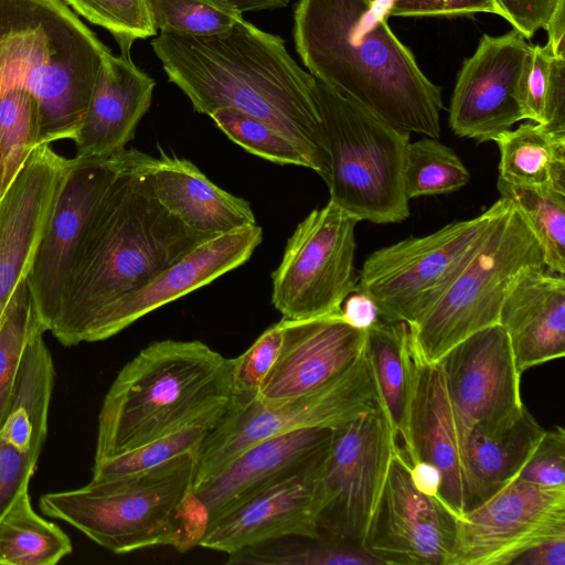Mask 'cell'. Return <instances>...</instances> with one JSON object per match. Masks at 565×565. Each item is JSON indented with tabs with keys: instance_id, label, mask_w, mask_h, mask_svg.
Instances as JSON below:
<instances>
[{
	"instance_id": "f546056e",
	"label": "cell",
	"mask_w": 565,
	"mask_h": 565,
	"mask_svg": "<svg viewBox=\"0 0 565 565\" xmlns=\"http://www.w3.org/2000/svg\"><path fill=\"white\" fill-rule=\"evenodd\" d=\"M499 179L520 186L565 192V134L535 122L500 134Z\"/></svg>"
},
{
	"instance_id": "b9f144b4",
	"label": "cell",
	"mask_w": 565,
	"mask_h": 565,
	"mask_svg": "<svg viewBox=\"0 0 565 565\" xmlns=\"http://www.w3.org/2000/svg\"><path fill=\"white\" fill-rule=\"evenodd\" d=\"M281 320L267 328L241 355L232 359L233 398H254L273 369L281 350Z\"/></svg>"
},
{
	"instance_id": "d6a6232c",
	"label": "cell",
	"mask_w": 565,
	"mask_h": 565,
	"mask_svg": "<svg viewBox=\"0 0 565 565\" xmlns=\"http://www.w3.org/2000/svg\"><path fill=\"white\" fill-rule=\"evenodd\" d=\"M227 556L233 565H383L360 546L308 536L281 537Z\"/></svg>"
},
{
	"instance_id": "836d02e7",
	"label": "cell",
	"mask_w": 565,
	"mask_h": 565,
	"mask_svg": "<svg viewBox=\"0 0 565 565\" xmlns=\"http://www.w3.org/2000/svg\"><path fill=\"white\" fill-rule=\"evenodd\" d=\"M497 188L537 239L545 269L565 275V192L514 185L500 179Z\"/></svg>"
},
{
	"instance_id": "6da1fadb",
	"label": "cell",
	"mask_w": 565,
	"mask_h": 565,
	"mask_svg": "<svg viewBox=\"0 0 565 565\" xmlns=\"http://www.w3.org/2000/svg\"><path fill=\"white\" fill-rule=\"evenodd\" d=\"M169 78L196 113L232 107L288 138L324 182L329 156L316 98V78L291 57L285 41L241 18L225 32L159 31L151 42Z\"/></svg>"
},
{
	"instance_id": "9c48e42d",
	"label": "cell",
	"mask_w": 565,
	"mask_h": 565,
	"mask_svg": "<svg viewBox=\"0 0 565 565\" xmlns=\"http://www.w3.org/2000/svg\"><path fill=\"white\" fill-rule=\"evenodd\" d=\"M510 207L500 198L478 216L373 252L359 274V291L372 299L381 320L415 323L439 300Z\"/></svg>"
},
{
	"instance_id": "ac0fdd59",
	"label": "cell",
	"mask_w": 565,
	"mask_h": 565,
	"mask_svg": "<svg viewBox=\"0 0 565 565\" xmlns=\"http://www.w3.org/2000/svg\"><path fill=\"white\" fill-rule=\"evenodd\" d=\"M71 164L50 145L35 147L0 198V326L33 258Z\"/></svg>"
},
{
	"instance_id": "f1b7e54d",
	"label": "cell",
	"mask_w": 565,
	"mask_h": 565,
	"mask_svg": "<svg viewBox=\"0 0 565 565\" xmlns=\"http://www.w3.org/2000/svg\"><path fill=\"white\" fill-rule=\"evenodd\" d=\"M44 332L39 329L25 347L0 431L1 438L36 461L46 438L54 384V366Z\"/></svg>"
},
{
	"instance_id": "ab89813d",
	"label": "cell",
	"mask_w": 565,
	"mask_h": 565,
	"mask_svg": "<svg viewBox=\"0 0 565 565\" xmlns=\"http://www.w3.org/2000/svg\"><path fill=\"white\" fill-rule=\"evenodd\" d=\"M89 22L106 29L120 52H130L135 41L154 36L146 0H62Z\"/></svg>"
},
{
	"instance_id": "2e32d148",
	"label": "cell",
	"mask_w": 565,
	"mask_h": 565,
	"mask_svg": "<svg viewBox=\"0 0 565 565\" xmlns=\"http://www.w3.org/2000/svg\"><path fill=\"white\" fill-rule=\"evenodd\" d=\"M531 46L514 29L481 36L475 53L463 60L451 95L449 126L457 136L493 141L524 119L518 85Z\"/></svg>"
},
{
	"instance_id": "277c9868",
	"label": "cell",
	"mask_w": 565,
	"mask_h": 565,
	"mask_svg": "<svg viewBox=\"0 0 565 565\" xmlns=\"http://www.w3.org/2000/svg\"><path fill=\"white\" fill-rule=\"evenodd\" d=\"M108 52L62 0H0V105L38 107V146L73 140Z\"/></svg>"
},
{
	"instance_id": "30bf717a",
	"label": "cell",
	"mask_w": 565,
	"mask_h": 565,
	"mask_svg": "<svg viewBox=\"0 0 565 565\" xmlns=\"http://www.w3.org/2000/svg\"><path fill=\"white\" fill-rule=\"evenodd\" d=\"M381 408L384 405L364 349L347 370L310 393L273 404L233 398L200 447L192 491L264 439L309 428L334 429Z\"/></svg>"
},
{
	"instance_id": "ee69618b",
	"label": "cell",
	"mask_w": 565,
	"mask_h": 565,
	"mask_svg": "<svg viewBox=\"0 0 565 565\" xmlns=\"http://www.w3.org/2000/svg\"><path fill=\"white\" fill-rule=\"evenodd\" d=\"M498 14L493 0H392L386 18H452L473 13Z\"/></svg>"
},
{
	"instance_id": "7bdbcfd3",
	"label": "cell",
	"mask_w": 565,
	"mask_h": 565,
	"mask_svg": "<svg viewBox=\"0 0 565 565\" xmlns=\"http://www.w3.org/2000/svg\"><path fill=\"white\" fill-rule=\"evenodd\" d=\"M518 478L543 487L565 488V430L562 426L544 430Z\"/></svg>"
},
{
	"instance_id": "603a6c76",
	"label": "cell",
	"mask_w": 565,
	"mask_h": 565,
	"mask_svg": "<svg viewBox=\"0 0 565 565\" xmlns=\"http://www.w3.org/2000/svg\"><path fill=\"white\" fill-rule=\"evenodd\" d=\"M142 153L136 171L140 186L192 231L215 237L255 225L250 204L213 183L191 161L161 149Z\"/></svg>"
},
{
	"instance_id": "5bb4252c",
	"label": "cell",
	"mask_w": 565,
	"mask_h": 565,
	"mask_svg": "<svg viewBox=\"0 0 565 565\" xmlns=\"http://www.w3.org/2000/svg\"><path fill=\"white\" fill-rule=\"evenodd\" d=\"M457 521L441 499L415 487L409 466L395 448L362 548L383 565H448Z\"/></svg>"
},
{
	"instance_id": "52a82bcc",
	"label": "cell",
	"mask_w": 565,
	"mask_h": 565,
	"mask_svg": "<svg viewBox=\"0 0 565 565\" xmlns=\"http://www.w3.org/2000/svg\"><path fill=\"white\" fill-rule=\"evenodd\" d=\"M316 98L329 156V201L359 222L406 220L409 199L403 171L409 132L394 128L318 78Z\"/></svg>"
},
{
	"instance_id": "83f0119b",
	"label": "cell",
	"mask_w": 565,
	"mask_h": 565,
	"mask_svg": "<svg viewBox=\"0 0 565 565\" xmlns=\"http://www.w3.org/2000/svg\"><path fill=\"white\" fill-rule=\"evenodd\" d=\"M364 351L391 423L396 451L411 468L414 458L409 414L419 355L413 344L408 324L379 319L365 330Z\"/></svg>"
},
{
	"instance_id": "bcb514c9",
	"label": "cell",
	"mask_w": 565,
	"mask_h": 565,
	"mask_svg": "<svg viewBox=\"0 0 565 565\" xmlns=\"http://www.w3.org/2000/svg\"><path fill=\"white\" fill-rule=\"evenodd\" d=\"M498 15L530 40L543 29L559 0H493Z\"/></svg>"
},
{
	"instance_id": "d590c367",
	"label": "cell",
	"mask_w": 565,
	"mask_h": 565,
	"mask_svg": "<svg viewBox=\"0 0 565 565\" xmlns=\"http://www.w3.org/2000/svg\"><path fill=\"white\" fill-rule=\"evenodd\" d=\"M221 419L198 422L128 452L95 461L92 480L103 481L140 473L184 454L199 452L203 441Z\"/></svg>"
},
{
	"instance_id": "60d3db41",
	"label": "cell",
	"mask_w": 565,
	"mask_h": 565,
	"mask_svg": "<svg viewBox=\"0 0 565 565\" xmlns=\"http://www.w3.org/2000/svg\"><path fill=\"white\" fill-rule=\"evenodd\" d=\"M39 110L32 105H0V198L38 147Z\"/></svg>"
},
{
	"instance_id": "ffe728a7",
	"label": "cell",
	"mask_w": 565,
	"mask_h": 565,
	"mask_svg": "<svg viewBox=\"0 0 565 565\" xmlns=\"http://www.w3.org/2000/svg\"><path fill=\"white\" fill-rule=\"evenodd\" d=\"M262 239L263 230L257 224L206 239L110 307L92 331L89 342L106 340L153 310L239 267Z\"/></svg>"
},
{
	"instance_id": "1f68e13d",
	"label": "cell",
	"mask_w": 565,
	"mask_h": 565,
	"mask_svg": "<svg viewBox=\"0 0 565 565\" xmlns=\"http://www.w3.org/2000/svg\"><path fill=\"white\" fill-rule=\"evenodd\" d=\"M518 98L524 119L565 134V57L545 45H532L519 78Z\"/></svg>"
},
{
	"instance_id": "4dcf8cb0",
	"label": "cell",
	"mask_w": 565,
	"mask_h": 565,
	"mask_svg": "<svg viewBox=\"0 0 565 565\" xmlns=\"http://www.w3.org/2000/svg\"><path fill=\"white\" fill-rule=\"evenodd\" d=\"M71 552L67 534L32 509L29 488L0 518V565H54Z\"/></svg>"
},
{
	"instance_id": "8992f818",
	"label": "cell",
	"mask_w": 565,
	"mask_h": 565,
	"mask_svg": "<svg viewBox=\"0 0 565 565\" xmlns=\"http://www.w3.org/2000/svg\"><path fill=\"white\" fill-rule=\"evenodd\" d=\"M198 454L140 473L46 493L40 509L117 554L154 546L186 552L199 545L188 514Z\"/></svg>"
},
{
	"instance_id": "8fae6325",
	"label": "cell",
	"mask_w": 565,
	"mask_h": 565,
	"mask_svg": "<svg viewBox=\"0 0 565 565\" xmlns=\"http://www.w3.org/2000/svg\"><path fill=\"white\" fill-rule=\"evenodd\" d=\"M358 222L329 201L297 225L271 275V302L284 319L341 313L345 298L359 290L354 268Z\"/></svg>"
},
{
	"instance_id": "74e56055",
	"label": "cell",
	"mask_w": 565,
	"mask_h": 565,
	"mask_svg": "<svg viewBox=\"0 0 565 565\" xmlns=\"http://www.w3.org/2000/svg\"><path fill=\"white\" fill-rule=\"evenodd\" d=\"M157 31L211 35L227 31L243 13L220 0H146Z\"/></svg>"
},
{
	"instance_id": "e575fe53",
	"label": "cell",
	"mask_w": 565,
	"mask_h": 565,
	"mask_svg": "<svg viewBox=\"0 0 565 565\" xmlns=\"http://www.w3.org/2000/svg\"><path fill=\"white\" fill-rule=\"evenodd\" d=\"M469 180L468 169L450 147L430 137L408 142L403 171L408 199L456 192Z\"/></svg>"
},
{
	"instance_id": "5b68a950",
	"label": "cell",
	"mask_w": 565,
	"mask_h": 565,
	"mask_svg": "<svg viewBox=\"0 0 565 565\" xmlns=\"http://www.w3.org/2000/svg\"><path fill=\"white\" fill-rule=\"evenodd\" d=\"M232 401V359L199 340L151 342L124 365L105 395L95 461L222 418Z\"/></svg>"
},
{
	"instance_id": "f35d334b",
	"label": "cell",
	"mask_w": 565,
	"mask_h": 565,
	"mask_svg": "<svg viewBox=\"0 0 565 565\" xmlns=\"http://www.w3.org/2000/svg\"><path fill=\"white\" fill-rule=\"evenodd\" d=\"M210 117L228 139L248 152L274 163L310 169L298 148L265 121L232 107L216 109Z\"/></svg>"
},
{
	"instance_id": "4fadbf2b",
	"label": "cell",
	"mask_w": 565,
	"mask_h": 565,
	"mask_svg": "<svg viewBox=\"0 0 565 565\" xmlns=\"http://www.w3.org/2000/svg\"><path fill=\"white\" fill-rule=\"evenodd\" d=\"M565 536V488L515 478L457 521L448 565H511L524 551Z\"/></svg>"
},
{
	"instance_id": "7dc6e473",
	"label": "cell",
	"mask_w": 565,
	"mask_h": 565,
	"mask_svg": "<svg viewBox=\"0 0 565 565\" xmlns=\"http://www.w3.org/2000/svg\"><path fill=\"white\" fill-rule=\"evenodd\" d=\"M341 315L348 323L362 330H366L380 319L372 299L359 290L345 298Z\"/></svg>"
},
{
	"instance_id": "7402d4cb",
	"label": "cell",
	"mask_w": 565,
	"mask_h": 565,
	"mask_svg": "<svg viewBox=\"0 0 565 565\" xmlns=\"http://www.w3.org/2000/svg\"><path fill=\"white\" fill-rule=\"evenodd\" d=\"M323 456L218 519L206 529L199 546L231 555L281 537H319L316 484Z\"/></svg>"
},
{
	"instance_id": "7a4b0ae2",
	"label": "cell",
	"mask_w": 565,
	"mask_h": 565,
	"mask_svg": "<svg viewBox=\"0 0 565 565\" xmlns=\"http://www.w3.org/2000/svg\"><path fill=\"white\" fill-rule=\"evenodd\" d=\"M142 153L128 150L74 252L47 330L63 345L89 342L110 307L212 238L185 226L140 186L136 168Z\"/></svg>"
},
{
	"instance_id": "3957f363",
	"label": "cell",
	"mask_w": 565,
	"mask_h": 565,
	"mask_svg": "<svg viewBox=\"0 0 565 565\" xmlns=\"http://www.w3.org/2000/svg\"><path fill=\"white\" fill-rule=\"evenodd\" d=\"M292 38L309 73L388 125L438 139L441 87L374 0H298Z\"/></svg>"
},
{
	"instance_id": "cb8c5ba5",
	"label": "cell",
	"mask_w": 565,
	"mask_h": 565,
	"mask_svg": "<svg viewBox=\"0 0 565 565\" xmlns=\"http://www.w3.org/2000/svg\"><path fill=\"white\" fill-rule=\"evenodd\" d=\"M156 82L131 60L130 52H108L98 71L84 118L73 139L76 158H105L134 139L148 111Z\"/></svg>"
},
{
	"instance_id": "f907efd6",
	"label": "cell",
	"mask_w": 565,
	"mask_h": 565,
	"mask_svg": "<svg viewBox=\"0 0 565 565\" xmlns=\"http://www.w3.org/2000/svg\"><path fill=\"white\" fill-rule=\"evenodd\" d=\"M415 487L429 495L438 497L441 478L439 471L430 463L418 461L411 468Z\"/></svg>"
},
{
	"instance_id": "44dd1931",
	"label": "cell",
	"mask_w": 565,
	"mask_h": 565,
	"mask_svg": "<svg viewBox=\"0 0 565 565\" xmlns=\"http://www.w3.org/2000/svg\"><path fill=\"white\" fill-rule=\"evenodd\" d=\"M332 431L309 428L281 434L242 452L212 480L192 491L206 529L247 500L318 461L331 441Z\"/></svg>"
},
{
	"instance_id": "8d00e7d4",
	"label": "cell",
	"mask_w": 565,
	"mask_h": 565,
	"mask_svg": "<svg viewBox=\"0 0 565 565\" xmlns=\"http://www.w3.org/2000/svg\"><path fill=\"white\" fill-rule=\"evenodd\" d=\"M39 329L44 327L39 319L25 278L15 289L0 326V431L8 415L23 352Z\"/></svg>"
},
{
	"instance_id": "ba28073f",
	"label": "cell",
	"mask_w": 565,
	"mask_h": 565,
	"mask_svg": "<svg viewBox=\"0 0 565 565\" xmlns=\"http://www.w3.org/2000/svg\"><path fill=\"white\" fill-rule=\"evenodd\" d=\"M541 269L542 248L511 205L439 300L408 326L419 356L436 363L470 334L499 323L501 307L516 282Z\"/></svg>"
},
{
	"instance_id": "816d5d0a",
	"label": "cell",
	"mask_w": 565,
	"mask_h": 565,
	"mask_svg": "<svg viewBox=\"0 0 565 565\" xmlns=\"http://www.w3.org/2000/svg\"><path fill=\"white\" fill-rule=\"evenodd\" d=\"M236 8L242 13L276 10L287 7L290 0H220Z\"/></svg>"
},
{
	"instance_id": "484cf974",
	"label": "cell",
	"mask_w": 565,
	"mask_h": 565,
	"mask_svg": "<svg viewBox=\"0 0 565 565\" xmlns=\"http://www.w3.org/2000/svg\"><path fill=\"white\" fill-rule=\"evenodd\" d=\"M518 372L565 354V275L532 270L505 298L499 316Z\"/></svg>"
},
{
	"instance_id": "d6986e66",
	"label": "cell",
	"mask_w": 565,
	"mask_h": 565,
	"mask_svg": "<svg viewBox=\"0 0 565 565\" xmlns=\"http://www.w3.org/2000/svg\"><path fill=\"white\" fill-rule=\"evenodd\" d=\"M281 322L280 353L254 397L264 404L317 390L347 370L364 348L365 330L348 323L341 313Z\"/></svg>"
},
{
	"instance_id": "d4e9b609",
	"label": "cell",
	"mask_w": 565,
	"mask_h": 565,
	"mask_svg": "<svg viewBox=\"0 0 565 565\" xmlns=\"http://www.w3.org/2000/svg\"><path fill=\"white\" fill-rule=\"evenodd\" d=\"M409 438L413 466L424 461L439 471L438 498L460 516L467 507V478L454 412L439 362L429 363L422 356L411 405Z\"/></svg>"
},
{
	"instance_id": "9a60e30c",
	"label": "cell",
	"mask_w": 565,
	"mask_h": 565,
	"mask_svg": "<svg viewBox=\"0 0 565 565\" xmlns=\"http://www.w3.org/2000/svg\"><path fill=\"white\" fill-rule=\"evenodd\" d=\"M129 149L109 157L72 158L39 242L26 281L45 331L57 312L68 268L87 221Z\"/></svg>"
},
{
	"instance_id": "f6af8a7d",
	"label": "cell",
	"mask_w": 565,
	"mask_h": 565,
	"mask_svg": "<svg viewBox=\"0 0 565 565\" xmlns=\"http://www.w3.org/2000/svg\"><path fill=\"white\" fill-rule=\"evenodd\" d=\"M36 462L0 437V518L29 488Z\"/></svg>"
},
{
	"instance_id": "e0dca14e",
	"label": "cell",
	"mask_w": 565,
	"mask_h": 565,
	"mask_svg": "<svg viewBox=\"0 0 565 565\" xmlns=\"http://www.w3.org/2000/svg\"><path fill=\"white\" fill-rule=\"evenodd\" d=\"M438 362L465 460L468 437L478 423L500 417L523 405L521 374L500 323L470 334Z\"/></svg>"
},
{
	"instance_id": "681fc988",
	"label": "cell",
	"mask_w": 565,
	"mask_h": 565,
	"mask_svg": "<svg viewBox=\"0 0 565 565\" xmlns=\"http://www.w3.org/2000/svg\"><path fill=\"white\" fill-rule=\"evenodd\" d=\"M547 43L551 52L558 57H565V0H559L546 24Z\"/></svg>"
},
{
	"instance_id": "4316f807",
	"label": "cell",
	"mask_w": 565,
	"mask_h": 565,
	"mask_svg": "<svg viewBox=\"0 0 565 565\" xmlns=\"http://www.w3.org/2000/svg\"><path fill=\"white\" fill-rule=\"evenodd\" d=\"M544 430L524 404L505 415L480 422L471 429L465 451L466 511L518 478Z\"/></svg>"
},
{
	"instance_id": "7c38bea8",
	"label": "cell",
	"mask_w": 565,
	"mask_h": 565,
	"mask_svg": "<svg viewBox=\"0 0 565 565\" xmlns=\"http://www.w3.org/2000/svg\"><path fill=\"white\" fill-rule=\"evenodd\" d=\"M395 448L385 408L333 429L316 484L319 537L362 547Z\"/></svg>"
},
{
	"instance_id": "c3c4849f",
	"label": "cell",
	"mask_w": 565,
	"mask_h": 565,
	"mask_svg": "<svg viewBox=\"0 0 565 565\" xmlns=\"http://www.w3.org/2000/svg\"><path fill=\"white\" fill-rule=\"evenodd\" d=\"M511 565H565V536L547 540L524 551Z\"/></svg>"
}]
</instances>
